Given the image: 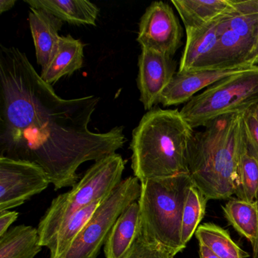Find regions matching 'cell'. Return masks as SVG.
<instances>
[{
  "mask_svg": "<svg viewBox=\"0 0 258 258\" xmlns=\"http://www.w3.org/2000/svg\"><path fill=\"white\" fill-rule=\"evenodd\" d=\"M84 45L71 35L61 36L58 48L46 69L42 70V79L52 84L66 75L79 70L84 64Z\"/></svg>",
  "mask_w": 258,
  "mask_h": 258,
  "instance_id": "15",
  "label": "cell"
},
{
  "mask_svg": "<svg viewBox=\"0 0 258 258\" xmlns=\"http://www.w3.org/2000/svg\"><path fill=\"white\" fill-rule=\"evenodd\" d=\"M177 253L161 244L146 241L140 234L126 258H174Z\"/></svg>",
  "mask_w": 258,
  "mask_h": 258,
  "instance_id": "25",
  "label": "cell"
},
{
  "mask_svg": "<svg viewBox=\"0 0 258 258\" xmlns=\"http://www.w3.org/2000/svg\"><path fill=\"white\" fill-rule=\"evenodd\" d=\"M16 3V0H1L0 1V13L3 14L5 12L13 9Z\"/></svg>",
  "mask_w": 258,
  "mask_h": 258,
  "instance_id": "29",
  "label": "cell"
},
{
  "mask_svg": "<svg viewBox=\"0 0 258 258\" xmlns=\"http://www.w3.org/2000/svg\"><path fill=\"white\" fill-rule=\"evenodd\" d=\"M194 133L178 110L148 111L133 132L131 167L136 177L142 182L188 173Z\"/></svg>",
  "mask_w": 258,
  "mask_h": 258,
  "instance_id": "3",
  "label": "cell"
},
{
  "mask_svg": "<svg viewBox=\"0 0 258 258\" xmlns=\"http://www.w3.org/2000/svg\"><path fill=\"white\" fill-rule=\"evenodd\" d=\"M208 199L194 184L190 186L182 213L181 242L185 247L205 217Z\"/></svg>",
  "mask_w": 258,
  "mask_h": 258,
  "instance_id": "23",
  "label": "cell"
},
{
  "mask_svg": "<svg viewBox=\"0 0 258 258\" xmlns=\"http://www.w3.org/2000/svg\"><path fill=\"white\" fill-rule=\"evenodd\" d=\"M223 211L229 224L238 234L247 238L252 247H254L258 236V209L256 202L233 199L223 207Z\"/></svg>",
  "mask_w": 258,
  "mask_h": 258,
  "instance_id": "20",
  "label": "cell"
},
{
  "mask_svg": "<svg viewBox=\"0 0 258 258\" xmlns=\"http://www.w3.org/2000/svg\"><path fill=\"white\" fill-rule=\"evenodd\" d=\"M253 67L248 64L205 69L175 74L173 79L161 94L159 103L164 107L187 103L197 93L227 77L241 73Z\"/></svg>",
  "mask_w": 258,
  "mask_h": 258,
  "instance_id": "10",
  "label": "cell"
},
{
  "mask_svg": "<svg viewBox=\"0 0 258 258\" xmlns=\"http://www.w3.org/2000/svg\"><path fill=\"white\" fill-rule=\"evenodd\" d=\"M31 8L41 9L63 22L96 26L99 10L86 0H25Z\"/></svg>",
  "mask_w": 258,
  "mask_h": 258,
  "instance_id": "16",
  "label": "cell"
},
{
  "mask_svg": "<svg viewBox=\"0 0 258 258\" xmlns=\"http://www.w3.org/2000/svg\"><path fill=\"white\" fill-rule=\"evenodd\" d=\"M224 13L203 26L185 30L186 41L178 72L183 73L203 69L217 46Z\"/></svg>",
  "mask_w": 258,
  "mask_h": 258,
  "instance_id": "12",
  "label": "cell"
},
{
  "mask_svg": "<svg viewBox=\"0 0 258 258\" xmlns=\"http://www.w3.org/2000/svg\"><path fill=\"white\" fill-rule=\"evenodd\" d=\"M141 182L136 176L123 179L98 207L70 248L59 258H97L120 214L140 199Z\"/></svg>",
  "mask_w": 258,
  "mask_h": 258,
  "instance_id": "7",
  "label": "cell"
},
{
  "mask_svg": "<svg viewBox=\"0 0 258 258\" xmlns=\"http://www.w3.org/2000/svg\"><path fill=\"white\" fill-rule=\"evenodd\" d=\"M142 232L141 214L138 201L120 214L110 232L104 247L106 258H126Z\"/></svg>",
  "mask_w": 258,
  "mask_h": 258,
  "instance_id": "13",
  "label": "cell"
},
{
  "mask_svg": "<svg viewBox=\"0 0 258 258\" xmlns=\"http://www.w3.org/2000/svg\"><path fill=\"white\" fill-rule=\"evenodd\" d=\"M125 163L118 154L96 161L76 185L52 200L39 223L40 243L48 247L61 226L83 208L102 202L121 182Z\"/></svg>",
  "mask_w": 258,
  "mask_h": 258,
  "instance_id": "5",
  "label": "cell"
},
{
  "mask_svg": "<svg viewBox=\"0 0 258 258\" xmlns=\"http://www.w3.org/2000/svg\"><path fill=\"white\" fill-rule=\"evenodd\" d=\"M175 75V63L171 57L142 49L139 57L138 88L145 109L152 110Z\"/></svg>",
  "mask_w": 258,
  "mask_h": 258,
  "instance_id": "11",
  "label": "cell"
},
{
  "mask_svg": "<svg viewBox=\"0 0 258 258\" xmlns=\"http://www.w3.org/2000/svg\"><path fill=\"white\" fill-rule=\"evenodd\" d=\"M252 108L244 111L243 120L249 152L258 158V120Z\"/></svg>",
  "mask_w": 258,
  "mask_h": 258,
  "instance_id": "26",
  "label": "cell"
},
{
  "mask_svg": "<svg viewBox=\"0 0 258 258\" xmlns=\"http://www.w3.org/2000/svg\"><path fill=\"white\" fill-rule=\"evenodd\" d=\"M192 183L188 173L141 182L138 202L141 234L146 241L178 253L185 248L181 242L182 213Z\"/></svg>",
  "mask_w": 258,
  "mask_h": 258,
  "instance_id": "4",
  "label": "cell"
},
{
  "mask_svg": "<svg viewBox=\"0 0 258 258\" xmlns=\"http://www.w3.org/2000/svg\"><path fill=\"white\" fill-rule=\"evenodd\" d=\"M196 236L199 244H204L220 258H244L248 253L231 238L229 232L218 225L206 223L199 226Z\"/></svg>",
  "mask_w": 258,
  "mask_h": 258,
  "instance_id": "22",
  "label": "cell"
},
{
  "mask_svg": "<svg viewBox=\"0 0 258 258\" xmlns=\"http://www.w3.org/2000/svg\"><path fill=\"white\" fill-rule=\"evenodd\" d=\"M185 30L209 23L230 8V0H172Z\"/></svg>",
  "mask_w": 258,
  "mask_h": 258,
  "instance_id": "19",
  "label": "cell"
},
{
  "mask_svg": "<svg viewBox=\"0 0 258 258\" xmlns=\"http://www.w3.org/2000/svg\"><path fill=\"white\" fill-rule=\"evenodd\" d=\"M235 195L246 202H254L258 199V158L248 149L240 161Z\"/></svg>",
  "mask_w": 258,
  "mask_h": 258,
  "instance_id": "24",
  "label": "cell"
},
{
  "mask_svg": "<svg viewBox=\"0 0 258 258\" xmlns=\"http://www.w3.org/2000/svg\"><path fill=\"white\" fill-rule=\"evenodd\" d=\"M244 113L221 116L194 133L188 174L208 200H224L235 194L240 161L248 149Z\"/></svg>",
  "mask_w": 258,
  "mask_h": 258,
  "instance_id": "2",
  "label": "cell"
},
{
  "mask_svg": "<svg viewBox=\"0 0 258 258\" xmlns=\"http://www.w3.org/2000/svg\"><path fill=\"white\" fill-rule=\"evenodd\" d=\"M199 256L200 258H220L208 247L202 244H199Z\"/></svg>",
  "mask_w": 258,
  "mask_h": 258,
  "instance_id": "28",
  "label": "cell"
},
{
  "mask_svg": "<svg viewBox=\"0 0 258 258\" xmlns=\"http://www.w3.org/2000/svg\"><path fill=\"white\" fill-rule=\"evenodd\" d=\"M19 217L17 211H5L0 212V236H3L10 229L11 225Z\"/></svg>",
  "mask_w": 258,
  "mask_h": 258,
  "instance_id": "27",
  "label": "cell"
},
{
  "mask_svg": "<svg viewBox=\"0 0 258 258\" xmlns=\"http://www.w3.org/2000/svg\"><path fill=\"white\" fill-rule=\"evenodd\" d=\"M182 27L171 7L152 3L140 21L137 41L142 49L172 57L182 45Z\"/></svg>",
  "mask_w": 258,
  "mask_h": 258,
  "instance_id": "9",
  "label": "cell"
},
{
  "mask_svg": "<svg viewBox=\"0 0 258 258\" xmlns=\"http://www.w3.org/2000/svg\"><path fill=\"white\" fill-rule=\"evenodd\" d=\"M250 63L251 66H256L258 64V37L256 40V45H255L254 49L252 52L251 56L250 58Z\"/></svg>",
  "mask_w": 258,
  "mask_h": 258,
  "instance_id": "30",
  "label": "cell"
},
{
  "mask_svg": "<svg viewBox=\"0 0 258 258\" xmlns=\"http://www.w3.org/2000/svg\"><path fill=\"white\" fill-rule=\"evenodd\" d=\"M42 247L38 229L31 226H14L0 236V258H34Z\"/></svg>",
  "mask_w": 258,
  "mask_h": 258,
  "instance_id": "18",
  "label": "cell"
},
{
  "mask_svg": "<svg viewBox=\"0 0 258 258\" xmlns=\"http://www.w3.org/2000/svg\"><path fill=\"white\" fill-rule=\"evenodd\" d=\"M102 202H94L75 213L60 227L48 246L49 258H59L70 248Z\"/></svg>",
  "mask_w": 258,
  "mask_h": 258,
  "instance_id": "21",
  "label": "cell"
},
{
  "mask_svg": "<svg viewBox=\"0 0 258 258\" xmlns=\"http://www.w3.org/2000/svg\"><path fill=\"white\" fill-rule=\"evenodd\" d=\"M50 183L49 176L40 166L0 157V212L23 205Z\"/></svg>",
  "mask_w": 258,
  "mask_h": 258,
  "instance_id": "8",
  "label": "cell"
},
{
  "mask_svg": "<svg viewBox=\"0 0 258 258\" xmlns=\"http://www.w3.org/2000/svg\"><path fill=\"white\" fill-rule=\"evenodd\" d=\"M29 23L35 46L36 57L42 70L46 69L55 55L62 21L46 10L30 9Z\"/></svg>",
  "mask_w": 258,
  "mask_h": 258,
  "instance_id": "14",
  "label": "cell"
},
{
  "mask_svg": "<svg viewBox=\"0 0 258 258\" xmlns=\"http://www.w3.org/2000/svg\"><path fill=\"white\" fill-rule=\"evenodd\" d=\"M252 109H253V113H254L255 117H256V119L258 120V104L253 106Z\"/></svg>",
  "mask_w": 258,
  "mask_h": 258,
  "instance_id": "32",
  "label": "cell"
},
{
  "mask_svg": "<svg viewBox=\"0 0 258 258\" xmlns=\"http://www.w3.org/2000/svg\"><path fill=\"white\" fill-rule=\"evenodd\" d=\"M256 204L258 209V199L256 201ZM253 258H258V236L256 244H255L254 247H253Z\"/></svg>",
  "mask_w": 258,
  "mask_h": 258,
  "instance_id": "31",
  "label": "cell"
},
{
  "mask_svg": "<svg viewBox=\"0 0 258 258\" xmlns=\"http://www.w3.org/2000/svg\"><path fill=\"white\" fill-rule=\"evenodd\" d=\"M99 99H64L36 72L26 54L0 46V157L40 166L55 190L78 183V168L115 153L123 126L89 129Z\"/></svg>",
  "mask_w": 258,
  "mask_h": 258,
  "instance_id": "1",
  "label": "cell"
},
{
  "mask_svg": "<svg viewBox=\"0 0 258 258\" xmlns=\"http://www.w3.org/2000/svg\"><path fill=\"white\" fill-rule=\"evenodd\" d=\"M230 4L227 14L228 26L244 42L252 54L258 37V0H230Z\"/></svg>",
  "mask_w": 258,
  "mask_h": 258,
  "instance_id": "17",
  "label": "cell"
},
{
  "mask_svg": "<svg viewBox=\"0 0 258 258\" xmlns=\"http://www.w3.org/2000/svg\"><path fill=\"white\" fill-rule=\"evenodd\" d=\"M258 104V66L224 78L195 96L180 110L192 129Z\"/></svg>",
  "mask_w": 258,
  "mask_h": 258,
  "instance_id": "6",
  "label": "cell"
}]
</instances>
